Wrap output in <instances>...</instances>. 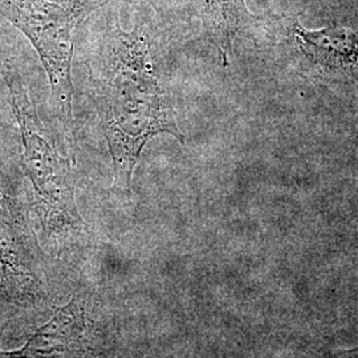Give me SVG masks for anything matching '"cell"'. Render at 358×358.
Instances as JSON below:
<instances>
[{"label":"cell","mask_w":358,"mask_h":358,"mask_svg":"<svg viewBox=\"0 0 358 358\" xmlns=\"http://www.w3.org/2000/svg\"><path fill=\"white\" fill-rule=\"evenodd\" d=\"M300 50L312 63L328 73L340 75L358 83V35L349 29L307 31L294 28Z\"/></svg>","instance_id":"obj_5"},{"label":"cell","mask_w":358,"mask_h":358,"mask_svg":"<svg viewBox=\"0 0 358 358\" xmlns=\"http://www.w3.org/2000/svg\"><path fill=\"white\" fill-rule=\"evenodd\" d=\"M90 345L84 309L76 299L55 312L26 345L0 352V358H81Z\"/></svg>","instance_id":"obj_4"},{"label":"cell","mask_w":358,"mask_h":358,"mask_svg":"<svg viewBox=\"0 0 358 358\" xmlns=\"http://www.w3.org/2000/svg\"><path fill=\"white\" fill-rule=\"evenodd\" d=\"M3 77L20 129L22 165L34 186L41 223L48 232L64 229L78 230L83 220L75 203L72 165L59 153L55 138L38 115L23 77L10 64L3 66Z\"/></svg>","instance_id":"obj_2"},{"label":"cell","mask_w":358,"mask_h":358,"mask_svg":"<svg viewBox=\"0 0 358 358\" xmlns=\"http://www.w3.org/2000/svg\"><path fill=\"white\" fill-rule=\"evenodd\" d=\"M0 124H1V115H0Z\"/></svg>","instance_id":"obj_10"},{"label":"cell","mask_w":358,"mask_h":358,"mask_svg":"<svg viewBox=\"0 0 358 358\" xmlns=\"http://www.w3.org/2000/svg\"><path fill=\"white\" fill-rule=\"evenodd\" d=\"M153 24L143 19L131 31L108 20L103 36L100 106L103 136L113 161L115 187L130 190L146 143L159 134L185 142L174 103L155 64Z\"/></svg>","instance_id":"obj_1"},{"label":"cell","mask_w":358,"mask_h":358,"mask_svg":"<svg viewBox=\"0 0 358 358\" xmlns=\"http://www.w3.org/2000/svg\"><path fill=\"white\" fill-rule=\"evenodd\" d=\"M103 0H0V15L26 36L45 68L52 96L73 141L75 34Z\"/></svg>","instance_id":"obj_3"},{"label":"cell","mask_w":358,"mask_h":358,"mask_svg":"<svg viewBox=\"0 0 358 358\" xmlns=\"http://www.w3.org/2000/svg\"><path fill=\"white\" fill-rule=\"evenodd\" d=\"M336 358H358V348L338 353Z\"/></svg>","instance_id":"obj_9"},{"label":"cell","mask_w":358,"mask_h":358,"mask_svg":"<svg viewBox=\"0 0 358 358\" xmlns=\"http://www.w3.org/2000/svg\"><path fill=\"white\" fill-rule=\"evenodd\" d=\"M13 189L11 179L0 171V263L6 282H27L29 234Z\"/></svg>","instance_id":"obj_6"},{"label":"cell","mask_w":358,"mask_h":358,"mask_svg":"<svg viewBox=\"0 0 358 358\" xmlns=\"http://www.w3.org/2000/svg\"><path fill=\"white\" fill-rule=\"evenodd\" d=\"M149 6H152L154 11L158 13L165 15V11H167V0H145Z\"/></svg>","instance_id":"obj_8"},{"label":"cell","mask_w":358,"mask_h":358,"mask_svg":"<svg viewBox=\"0 0 358 358\" xmlns=\"http://www.w3.org/2000/svg\"><path fill=\"white\" fill-rule=\"evenodd\" d=\"M192 3L202 20L206 36L217 48L219 59L227 64L234 40L255 20L247 10L245 0H192Z\"/></svg>","instance_id":"obj_7"}]
</instances>
